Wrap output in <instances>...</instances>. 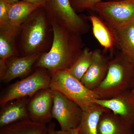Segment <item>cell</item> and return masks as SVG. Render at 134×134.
<instances>
[{"label": "cell", "mask_w": 134, "mask_h": 134, "mask_svg": "<svg viewBox=\"0 0 134 134\" xmlns=\"http://www.w3.org/2000/svg\"><path fill=\"white\" fill-rule=\"evenodd\" d=\"M37 53L26 56H13L5 60L6 71L1 81L8 83L18 77L29 74L41 54Z\"/></svg>", "instance_id": "cell-12"}, {"label": "cell", "mask_w": 134, "mask_h": 134, "mask_svg": "<svg viewBox=\"0 0 134 134\" xmlns=\"http://www.w3.org/2000/svg\"><path fill=\"white\" fill-rule=\"evenodd\" d=\"M54 134H79L77 128L66 130H55Z\"/></svg>", "instance_id": "cell-24"}, {"label": "cell", "mask_w": 134, "mask_h": 134, "mask_svg": "<svg viewBox=\"0 0 134 134\" xmlns=\"http://www.w3.org/2000/svg\"><path fill=\"white\" fill-rule=\"evenodd\" d=\"M106 1L119 0H69L73 9L77 12H82L87 10H94L96 4Z\"/></svg>", "instance_id": "cell-22"}, {"label": "cell", "mask_w": 134, "mask_h": 134, "mask_svg": "<svg viewBox=\"0 0 134 134\" xmlns=\"http://www.w3.org/2000/svg\"><path fill=\"white\" fill-rule=\"evenodd\" d=\"M94 102L119 115L128 125L134 127V100L130 91L110 99H96Z\"/></svg>", "instance_id": "cell-10"}, {"label": "cell", "mask_w": 134, "mask_h": 134, "mask_svg": "<svg viewBox=\"0 0 134 134\" xmlns=\"http://www.w3.org/2000/svg\"><path fill=\"white\" fill-rule=\"evenodd\" d=\"M134 83V62L121 52L110 60L105 78L93 91L99 99H110L130 91Z\"/></svg>", "instance_id": "cell-3"}, {"label": "cell", "mask_w": 134, "mask_h": 134, "mask_svg": "<svg viewBox=\"0 0 134 134\" xmlns=\"http://www.w3.org/2000/svg\"><path fill=\"white\" fill-rule=\"evenodd\" d=\"M130 93H131V95H132V96L133 98V99L134 100V83L133 85V88L132 89V90L130 91Z\"/></svg>", "instance_id": "cell-28"}, {"label": "cell", "mask_w": 134, "mask_h": 134, "mask_svg": "<svg viewBox=\"0 0 134 134\" xmlns=\"http://www.w3.org/2000/svg\"><path fill=\"white\" fill-rule=\"evenodd\" d=\"M28 98L25 97L14 99L1 107L0 128L29 119L27 109Z\"/></svg>", "instance_id": "cell-13"}, {"label": "cell", "mask_w": 134, "mask_h": 134, "mask_svg": "<svg viewBox=\"0 0 134 134\" xmlns=\"http://www.w3.org/2000/svg\"><path fill=\"white\" fill-rule=\"evenodd\" d=\"M91 65L81 81L86 88L93 91L104 80L108 72L110 59L99 49L93 50Z\"/></svg>", "instance_id": "cell-11"}, {"label": "cell", "mask_w": 134, "mask_h": 134, "mask_svg": "<svg viewBox=\"0 0 134 134\" xmlns=\"http://www.w3.org/2000/svg\"><path fill=\"white\" fill-rule=\"evenodd\" d=\"M93 54V51L84 47L79 57L68 71L74 77L81 81L91 65Z\"/></svg>", "instance_id": "cell-21"}, {"label": "cell", "mask_w": 134, "mask_h": 134, "mask_svg": "<svg viewBox=\"0 0 134 134\" xmlns=\"http://www.w3.org/2000/svg\"><path fill=\"white\" fill-rule=\"evenodd\" d=\"M42 5L19 1L14 3L8 4V15L10 24L14 26H21L34 11Z\"/></svg>", "instance_id": "cell-18"}, {"label": "cell", "mask_w": 134, "mask_h": 134, "mask_svg": "<svg viewBox=\"0 0 134 134\" xmlns=\"http://www.w3.org/2000/svg\"><path fill=\"white\" fill-rule=\"evenodd\" d=\"M53 94L52 116L59 124L61 130L78 127L83 112L81 108L59 92L53 90Z\"/></svg>", "instance_id": "cell-8"}, {"label": "cell", "mask_w": 134, "mask_h": 134, "mask_svg": "<svg viewBox=\"0 0 134 134\" xmlns=\"http://www.w3.org/2000/svg\"><path fill=\"white\" fill-rule=\"evenodd\" d=\"M48 127V134H54L55 130V125L53 122H50Z\"/></svg>", "instance_id": "cell-26"}, {"label": "cell", "mask_w": 134, "mask_h": 134, "mask_svg": "<svg viewBox=\"0 0 134 134\" xmlns=\"http://www.w3.org/2000/svg\"><path fill=\"white\" fill-rule=\"evenodd\" d=\"M114 32L121 52L134 62V22Z\"/></svg>", "instance_id": "cell-19"}, {"label": "cell", "mask_w": 134, "mask_h": 134, "mask_svg": "<svg viewBox=\"0 0 134 134\" xmlns=\"http://www.w3.org/2000/svg\"><path fill=\"white\" fill-rule=\"evenodd\" d=\"M9 24L7 3L3 0H0V27Z\"/></svg>", "instance_id": "cell-23"}, {"label": "cell", "mask_w": 134, "mask_h": 134, "mask_svg": "<svg viewBox=\"0 0 134 134\" xmlns=\"http://www.w3.org/2000/svg\"><path fill=\"white\" fill-rule=\"evenodd\" d=\"M7 3L8 4H11V3H14L19 1V0H3Z\"/></svg>", "instance_id": "cell-27"}, {"label": "cell", "mask_w": 134, "mask_h": 134, "mask_svg": "<svg viewBox=\"0 0 134 134\" xmlns=\"http://www.w3.org/2000/svg\"><path fill=\"white\" fill-rule=\"evenodd\" d=\"M51 75L50 88L59 92L76 103L83 111L110 110L96 104L94 100L98 99L93 91L86 88L81 81L70 74L68 70L49 71Z\"/></svg>", "instance_id": "cell-4"}, {"label": "cell", "mask_w": 134, "mask_h": 134, "mask_svg": "<svg viewBox=\"0 0 134 134\" xmlns=\"http://www.w3.org/2000/svg\"><path fill=\"white\" fill-rule=\"evenodd\" d=\"M93 10L114 30L134 22V0L101 2L96 4Z\"/></svg>", "instance_id": "cell-7"}, {"label": "cell", "mask_w": 134, "mask_h": 134, "mask_svg": "<svg viewBox=\"0 0 134 134\" xmlns=\"http://www.w3.org/2000/svg\"><path fill=\"white\" fill-rule=\"evenodd\" d=\"M51 23L52 44L48 52L41 54L34 68H43L49 71L68 70L81 53L84 44L81 36L70 33L54 22Z\"/></svg>", "instance_id": "cell-1"}, {"label": "cell", "mask_w": 134, "mask_h": 134, "mask_svg": "<svg viewBox=\"0 0 134 134\" xmlns=\"http://www.w3.org/2000/svg\"><path fill=\"white\" fill-rule=\"evenodd\" d=\"M0 134H48V127L28 119L1 128Z\"/></svg>", "instance_id": "cell-17"}, {"label": "cell", "mask_w": 134, "mask_h": 134, "mask_svg": "<svg viewBox=\"0 0 134 134\" xmlns=\"http://www.w3.org/2000/svg\"><path fill=\"white\" fill-rule=\"evenodd\" d=\"M102 110L83 111L81 120L77 128L79 134H98V126Z\"/></svg>", "instance_id": "cell-20"}, {"label": "cell", "mask_w": 134, "mask_h": 134, "mask_svg": "<svg viewBox=\"0 0 134 134\" xmlns=\"http://www.w3.org/2000/svg\"><path fill=\"white\" fill-rule=\"evenodd\" d=\"M53 105V90L50 88L37 92L28 98L27 109L29 119L46 124L51 122Z\"/></svg>", "instance_id": "cell-9"}, {"label": "cell", "mask_w": 134, "mask_h": 134, "mask_svg": "<svg viewBox=\"0 0 134 134\" xmlns=\"http://www.w3.org/2000/svg\"><path fill=\"white\" fill-rule=\"evenodd\" d=\"M53 36L51 21L44 6H40L21 25L19 56L48 52L52 44Z\"/></svg>", "instance_id": "cell-2"}, {"label": "cell", "mask_w": 134, "mask_h": 134, "mask_svg": "<svg viewBox=\"0 0 134 134\" xmlns=\"http://www.w3.org/2000/svg\"><path fill=\"white\" fill-rule=\"evenodd\" d=\"M98 134H134V127L111 111L104 112L99 121Z\"/></svg>", "instance_id": "cell-15"}, {"label": "cell", "mask_w": 134, "mask_h": 134, "mask_svg": "<svg viewBox=\"0 0 134 134\" xmlns=\"http://www.w3.org/2000/svg\"><path fill=\"white\" fill-rule=\"evenodd\" d=\"M36 68L30 75L10 85L2 92L1 107L11 100L30 97L40 90L50 88L51 77L49 71L43 68Z\"/></svg>", "instance_id": "cell-6"}, {"label": "cell", "mask_w": 134, "mask_h": 134, "mask_svg": "<svg viewBox=\"0 0 134 134\" xmlns=\"http://www.w3.org/2000/svg\"><path fill=\"white\" fill-rule=\"evenodd\" d=\"M94 37L106 51L113 50L117 44L114 30L100 17L91 15L89 17Z\"/></svg>", "instance_id": "cell-16"}, {"label": "cell", "mask_w": 134, "mask_h": 134, "mask_svg": "<svg viewBox=\"0 0 134 134\" xmlns=\"http://www.w3.org/2000/svg\"><path fill=\"white\" fill-rule=\"evenodd\" d=\"M21 26L9 24L0 27V59L6 60L19 56L16 39L20 35Z\"/></svg>", "instance_id": "cell-14"}, {"label": "cell", "mask_w": 134, "mask_h": 134, "mask_svg": "<svg viewBox=\"0 0 134 134\" xmlns=\"http://www.w3.org/2000/svg\"><path fill=\"white\" fill-rule=\"evenodd\" d=\"M44 7L51 21L70 33L81 36L89 31L90 26L86 16L78 14L69 0H49Z\"/></svg>", "instance_id": "cell-5"}, {"label": "cell", "mask_w": 134, "mask_h": 134, "mask_svg": "<svg viewBox=\"0 0 134 134\" xmlns=\"http://www.w3.org/2000/svg\"><path fill=\"white\" fill-rule=\"evenodd\" d=\"M22 1L32 3V4L44 6L49 1V0H22Z\"/></svg>", "instance_id": "cell-25"}]
</instances>
